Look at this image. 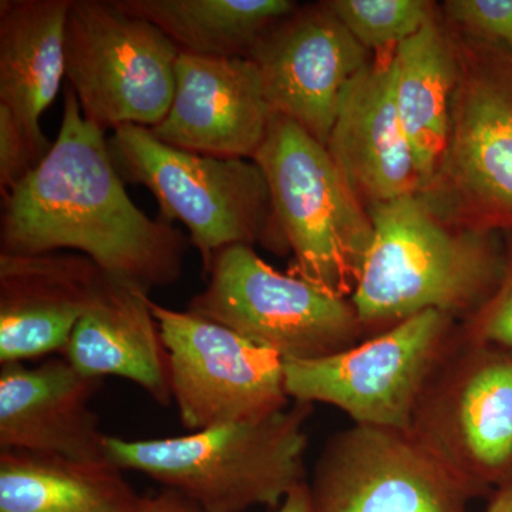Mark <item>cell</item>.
I'll list each match as a JSON object with an SVG mask.
<instances>
[{"label": "cell", "instance_id": "6da1fadb", "mask_svg": "<svg viewBox=\"0 0 512 512\" xmlns=\"http://www.w3.org/2000/svg\"><path fill=\"white\" fill-rule=\"evenodd\" d=\"M2 198L5 254L74 249L111 278L146 293L175 284L183 274L190 241L171 222L151 220L131 201L106 131L84 119L70 86L52 150Z\"/></svg>", "mask_w": 512, "mask_h": 512}, {"label": "cell", "instance_id": "7a4b0ae2", "mask_svg": "<svg viewBox=\"0 0 512 512\" xmlns=\"http://www.w3.org/2000/svg\"><path fill=\"white\" fill-rule=\"evenodd\" d=\"M367 212L372 244L350 296L367 338L427 311L464 322L497 291L505 266L498 234L448 224L419 194Z\"/></svg>", "mask_w": 512, "mask_h": 512}, {"label": "cell", "instance_id": "3957f363", "mask_svg": "<svg viewBox=\"0 0 512 512\" xmlns=\"http://www.w3.org/2000/svg\"><path fill=\"white\" fill-rule=\"evenodd\" d=\"M312 404L293 402L265 419L165 439L106 436L107 460L177 491L202 512L275 510L306 483V421Z\"/></svg>", "mask_w": 512, "mask_h": 512}, {"label": "cell", "instance_id": "277c9868", "mask_svg": "<svg viewBox=\"0 0 512 512\" xmlns=\"http://www.w3.org/2000/svg\"><path fill=\"white\" fill-rule=\"evenodd\" d=\"M109 150L121 178L156 197L163 220L187 227L204 274L214 256L232 245L289 252L269 185L254 160L190 153L134 124L113 130Z\"/></svg>", "mask_w": 512, "mask_h": 512}, {"label": "cell", "instance_id": "5b68a950", "mask_svg": "<svg viewBox=\"0 0 512 512\" xmlns=\"http://www.w3.org/2000/svg\"><path fill=\"white\" fill-rule=\"evenodd\" d=\"M252 160L265 175L293 255L288 274L350 298L372 244L373 224L328 148L295 121L274 114Z\"/></svg>", "mask_w": 512, "mask_h": 512}, {"label": "cell", "instance_id": "8992f818", "mask_svg": "<svg viewBox=\"0 0 512 512\" xmlns=\"http://www.w3.org/2000/svg\"><path fill=\"white\" fill-rule=\"evenodd\" d=\"M456 40L446 148L417 194L448 224L512 235V50Z\"/></svg>", "mask_w": 512, "mask_h": 512}, {"label": "cell", "instance_id": "52a82bcc", "mask_svg": "<svg viewBox=\"0 0 512 512\" xmlns=\"http://www.w3.org/2000/svg\"><path fill=\"white\" fill-rule=\"evenodd\" d=\"M410 436L473 500L512 480V349L467 339L421 394Z\"/></svg>", "mask_w": 512, "mask_h": 512}, {"label": "cell", "instance_id": "ba28073f", "mask_svg": "<svg viewBox=\"0 0 512 512\" xmlns=\"http://www.w3.org/2000/svg\"><path fill=\"white\" fill-rule=\"evenodd\" d=\"M204 291L187 311L234 330L282 360H315L367 338L350 298L333 295L262 261L254 248L218 252Z\"/></svg>", "mask_w": 512, "mask_h": 512}, {"label": "cell", "instance_id": "9c48e42d", "mask_svg": "<svg viewBox=\"0 0 512 512\" xmlns=\"http://www.w3.org/2000/svg\"><path fill=\"white\" fill-rule=\"evenodd\" d=\"M458 339L457 319L423 312L335 355L284 360L285 390L293 402L338 407L355 424L409 431L421 394Z\"/></svg>", "mask_w": 512, "mask_h": 512}, {"label": "cell", "instance_id": "30bf717a", "mask_svg": "<svg viewBox=\"0 0 512 512\" xmlns=\"http://www.w3.org/2000/svg\"><path fill=\"white\" fill-rule=\"evenodd\" d=\"M64 52L66 79L84 119L101 130L151 128L167 116L180 50L116 0H72Z\"/></svg>", "mask_w": 512, "mask_h": 512}, {"label": "cell", "instance_id": "8fae6325", "mask_svg": "<svg viewBox=\"0 0 512 512\" xmlns=\"http://www.w3.org/2000/svg\"><path fill=\"white\" fill-rule=\"evenodd\" d=\"M185 429L265 419L289 406L284 360L234 330L151 301Z\"/></svg>", "mask_w": 512, "mask_h": 512}, {"label": "cell", "instance_id": "7c38bea8", "mask_svg": "<svg viewBox=\"0 0 512 512\" xmlns=\"http://www.w3.org/2000/svg\"><path fill=\"white\" fill-rule=\"evenodd\" d=\"M312 512H468L473 498L409 431L355 424L316 461Z\"/></svg>", "mask_w": 512, "mask_h": 512}, {"label": "cell", "instance_id": "4fadbf2b", "mask_svg": "<svg viewBox=\"0 0 512 512\" xmlns=\"http://www.w3.org/2000/svg\"><path fill=\"white\" fill-rule=\"evenodd\" d=\"M272 114L288 117L326 146L346 84L369 64V50L322 5L296 8L249 53Z\"/></svg>", "mask_w": 512, "mask_h": 512}, {"label": "cell", "instance_id": "5bb4252c", "mask_svg": "<svg viewBox=\"0 0 512 512\" xmlns=\"http://www.w3.org/2000/svg\"><path fill=\"white\" fill-rule=\"evenodd\" d=\"M272 116L251 59L180 55L173 104L150 130L190 153L252 160Z\"/></svg>", "mask_w": 512, "mask_h": 512}, {"label": "cell", "instance_id": "9a60e30c", "mask_svg": "<svg viewBox=\"0 0 512 512\" xmlns=\"http://www.w3.org/2000/svg\"><path fill=\"white\" fill-rule=\"evenodd\" d=\"M109 276L82 254L0 252V365L63 353Z\"/></svg>", "mask_w": 512, "mask_h": 512}, {"label": "cell", "instance_id": "2e32d148", "mask_svg": "<svg viewBox=\"0 0 512 512\" xmlns=\"http://www.w3.org/2000/svg\"><path fill=\"white\" fill-rule=\"evenodd\" d=\"M103 379L84 376L64 357L26 367H0V451L18 450L70 458L107 460L106 434L90 409Z\"/></svg>", "mask_w": 512, "mask_h": 512}, {"label": "cell", "instance_id": "e0dca14e", "mask_svg": "<svg viewBox=\"0 0 512 512\" xmlns=\"http://www.w3.org/2000/svg\"><path fill=\"white\" fill-rule=\"evenodd\" d=\"M326 148L369 207L419 192L412 151L397 114L393 52L369 62L346 84Z\"/></svg>", "mask_w": 512, "mask_h": 512}, {"label": "cell", "instance_id": "ac0fdd59", "mask_svg": "<svg viewBox=\"0 0 512 512\" xmlns=\"http://www.w3.org/2000/svg\"><path fill=\"white\" fill-rule=\"evenodd\" d=\"M84 376L123 377L160 406L173 402L167 350L150 308V296L136 286L107 279L84 313L62 353Z\"/></svg>", "mask_w": 512, "mask_h": 512}, {"label": "cell", "instance_id": "d6986e66", "mask_svg": "<svg viewBox=\"0 0 512 512\" xmlns=\"http://www.w3.org/2000/svg\"><path fill=\"white\" fill-rule=\"evenodd\" d=\"M70 5L72 0L0 2V104L28 134L39 163L53 147L40 120L66 77Z\"/></svg>", "mask_w": 512, "mask_h": 512}, {"label": "cell", "instance_id": "ffe728a7", "mask_svg": "<svg viewBox=\"0 0 512 512\" xmlns=\"http://www.w3.org/2000/svg\"><path fill=\"white\" fill-rule=\"evenodd\" d=\"M393 63L397 114L420 191L433 177L446 148L458 77L456 36L437 18L431 19L394 49Z\"/></svg>", "mask_w": 512, "mask_h": 512}, {"label": "cell", "instance_id": "44dd1931", "mask_svg": "<svg viewBox=\"0 0 512 512\" xmlns=\"http://www.w3.org/2000/svg\"><path fill=\"white\" fill-rule=\"evenodd\" d=\"M140 501L109 460L0 451V512H137Z\"/></svg>", "mask_w": 512, "mask_h": 512}, {"label": "cell", "instance_id": "7402d4cb", "mask_svg": "<svg viewBox=\"0 0 512 512\" xmlns=\"http://www.w3.org/2000/svg\"><path fill=\"white\" fill-rule=\"evenodd\" d=\"M157 26L181 55L249 57L258 40L298 8L291 0H116Z\"/></svg>", "mask_w": 512, "mask_h": 512}, {"label": "cell", "instance_id": "603a6c76", "mask_svg": "<svg viewBox=\"0 0 512 512\" xmlns=\"http://www.w3.org/2000/svg\"><path fill=\"white\" fill-rule=\"evenodd\" d=\"M366 50L396 49L436 18L424 0H330L325 2Z\"/></svg>", "mask_w": 512, "mask_h": 512}, {"label": "cell", "instance_id": "cb8c5ba5", "mask_svg": "<svg viewBox=\"0 0 512 512\" xmlns=\"http://www.w3.org/2000/svg\"><path fill=\"white\" fill-rule=\"evenodd\" d=\"M444 12L463 35L512 50V0H447Z\"/></svg>", "mask_w": 512, "mask_h": 512}, {"label": "cell", "instance_id": "d4e9b609", "mask_svg": "<svg viewBox=\"0 0 512 512\" xmlns=\"http://www.w3.org/2000/svg\"><path fill=\"white\" fill-rule=\"evenodd\" d=\"M460 329L467 339L512 349V241L505 245L504 275L497 291L460 323Z\"/></svg>", "mask_w": 512, "mask_h": 512}, {"label": "cell", "instance_id": "484cf974", "mask_svg": "<svg viewBox=\"0 0 512 512\" xmlns=\"http://www.w3.org/2000/svg\"><path fill=\"white\" fill-rule=\"evenodd\" d=\"M39 164L26 131L0 104V191L8 194Z\"/></svg>", "mask_w": 512, "mask_h": 512}, {"label": "cell", "instance_id": "4316f807", "mask_svg": "<svg viewBox=\"0 0 512 512\" xmlns=\"http://www.w3.org/2000/svg\"><path fill=\"white\" fill-rule=\"evenodd\" d=\"M137 512H202L184 495L170 488H163L160 493L141 497Z\"/></svg>", "mask_w": 512, "mask_h": 512}, {"label": "cell", "instance_id": "83f0119b", "mask_svg": "<svg viewBox=\"0 0 512 512\" xmlns=\"http://www.w3.org/2000/svg\"><path fill=\"white\" fill-rule=\"evenodd\" d=\"M271 512H312L308 483L293 488L282 504Z\"/></svg>", "mask_w": 512, "mask_h": 512}, {"label": "cell", "instance_id": "f1b7e54d", "mask_svg": "<svg viewBox=\"0 0 512 512\" xmlns=\"http://www.w3.org/2000/svg\"><path fill=\"white\" fill-rule=\"evenodd\" d=\"M487 512H512V480L494 491Z\"/></svg>", "mask_w": 512, "mask_h": 512}]
</instances>
